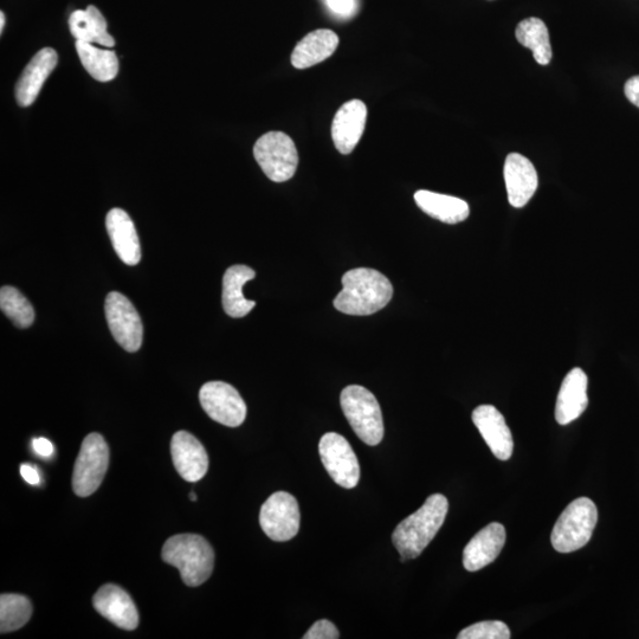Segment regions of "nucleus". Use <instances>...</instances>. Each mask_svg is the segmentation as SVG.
<instances>
[{"label": "nucleus", "instance_id": "obj_1", "mask_svg": "<svg viewBox=\"0 0 639 639\" xmlns=\"http://www.w3.org/2000/svg\"><path fill=\"white\" fill-rule=\"evenodd\" d=\"M342 288L334 300V307L347 315H372L387 306L392 299L393 287L379 271L357 268L342 276Z\"/></svg>", "mask_w": 639, "mask_h": 639}, {"label": "nucleus", "instance_id": "obj_2", "mask_svg": "<svg viewBox=\"0 0 639 639\" xmlns=\"http://www.w3.org/2000/svg\"><path fill=\"white\" fill-rule=\"evenodd\" d=\"M448 511L447 497L434 494L417 512L400 522L392 534V542L402 561L416 559L423 553L442 528Z\"/></svg>", "mask_w": 639, "mask_h": 639}, {"label": "nucleus", "instance_id": "obj_3", "mask_svg": "<svg viewBox=\"0 0 639 639\" xmlns=\"http://www.w3.org/2000/svg\"><path fill=\"white\" fill-rule=\"evenodd\" d=\"M166 564L178 568L184 584L191 587L208 582L215 567L210 542L198 534H178L166 540L161 552Z\"/></svg>", "mask_w": 639, "mask_h": 639}, {"label": "nucleus", "instance_id": "obj_4", "mask_svg": "<svg viewBox=\"0 0 639 639\" xmlns=\"http://www.w3.org/2000/svg\"><path fill=\"white\" fill-rule=\"evenodd\" d=\"M340 404L348 423L361 441L371 447L383 441V413L371 391L359 385L347 386L341 392Z\"/></svg>", "mask_w": 639, "mask_h": 639}, {"label": "nucleus", "instance_id": "obj_5", "mask_svg": "<svg viewBox=\"0 0 639 639\" xmlns=\"http://www.w3.org/2000/svg\"><path fill=\"white\" fill-rule=\"evenodd\" d=\"M597 521L595 502L587 497H579L571 502L555 522L551 535L554 550L571 553L589 544Z\"/></svg>", "mask_w": 639, "mask_h": 639}, {"label": "nucleus", "instance_id": "obj_6", "mask_svg": "<svg viewBox=\"0 0 639 639\" xmlns=\"http://www.w3.org/2000/svg\"><path fill=\"white\" fill-rule=\"evenodd\" d=\"M254 156L266 176L275 183L292 179L299 165V153L292 138L283 132H269L257 140Z\"/></svg>", "mask_w": 639, "mask_h": 639}, {"label": "nucleus", "instance_id": "obj_7", "mask_svg": "<svg viewBox=\"0 0 639 639\" xmlns=\"http://www.w3.org/2000/svg\"><path fill=\"white\" fill-rule=\"evenodd\" d=\"M109 466V448L100 434H90L81 445L75 462L73 488L77 496L87 497L99 489Z\"/></svg>", "mask_w": 639, "mask_h": 639}, {"label": "nucleus", "instance_id": "obj_8", "mask_svg": "<svg viewBox=\"0 0 639 639\" xmlns=\"http://www.w3.org/2000/svg\"><path fill=\"white\" fill-rule=\"evenodd\" d=\"M299 503L293 495L277 492L263 503L260 525L267 537L277 542L292 540L300 529Z\"/></svg>", "mask_w": 639, "mask_h": 639}, {"label": "nucleus", "instance_id": "obj_9", "mask_svg": "<svg viewBox=\"0 0 639 639\" xmlns=\"http://www.w3.org/2000/svg\"><path fill=\"white\" fill-rule=\"evenodd\" d=\"M106 319L114 339L127 352H137L144 338L140 315L125 295L112 292L105 302Z\"/></svg>", "mask_w": 639, "mask_h": 639}, {"label": "nucleus", "instance_id": "obj_10", "mask_svg": "<svg viewBox=\"0 0 639 639\" xmlns=\"http://www.w3.org/2000/svg\"><path fill=\"white\" fill-rule=\"evenodd\" d=\"M319 453L327 473L335 483L346 489L357 487L360 479L359 461L344 436L335 432L322 436Z\"/></svg>", "mask_w": 639, "mask_h": 639}, {"label": "nucleus", "instance_id": "obj_11", "mask_svg": "<svg viewBox=\"0 0 639 639\" xmlns=\"http://www.w3.org/2000/svg\"><path fill=\"white\" fill-rule=\"evenodd\" d=\"M199 400L202 408L213 421L229 428L242 425L247 417V405L240 392L230 384L206 383L200 389Z\"/></svg>", "mask_w": 639, "mask_h": 639}, {"label": "nucleus", "instance_id": "obj_12", "mask_svg": "<svg viewBox=\"0 0 639 639\" xmlns=\"http://www.w3.org/2000/svg\"><path fill=\"white\" fill-rule=\"evenodd\" d=\"M93 605L102 617L120 629L132 631L138 628L139 613L133 599L122 587L107 584L95 593Z\"/></svg>", "mask_w": 639, "mask_h": 639}, {"label": "nucleus", "instance_id": "obj_13", "mask_svg": "<svg viewBox=\"0 0 639 639\" xmlns=\"http://www.w3.org/2000/svg\"><path fill=\"white\" fill-rule=\"evenodd\" d=\"M174 468L187 482H198L208 473L209 456L203 444L187 431H178L171 442Z\"/></svg>", "mask_w": 639, "mask_h": 639}, {"label": "nucleus", "instance_id": "obj_14", "mask_svg": "<svg viewBox=\"0 0 639 639\" xmlns=\"http://www.w3.org/2000/svg\"><path fill=\"white\" fill-rule=\"evenodd\" d=\"M473 422L494 456L508 461L513 455L514 442L502 413L493 405H480L473 412Z\"/></svg>", "mask_w": 639, "mask_h": 639}, {"label": "nucleus", "instance_id": "obj_15", "mask_svg": "<svg viewBox=\"0 0 639 639\" xmlns=\"http://www.w3.org/2000/svg\"><path fill=\"white\" fill-rule=\"evenodd\" d=\"M508 202L513 208L520 209L532 199L538 190L539 178L532 161L519 153H512L506 158L505 169Z\"/></svg>", "mask_w": 639, "mask_h": 639}, {"label": "nucleus", "instance_id": "obj_16", "mask_svg": "<svg viewBox=\"0 0 639 639\" xmlns=\"http://www.w3.org/2000/svg\"><path fill=\"white\" fill-rule=\"evenodd\" d=\"M367 121V107L363 101L351 100L335 114L332 138L341 154H351L363 137Z\"/></svg>", "mask_w": 639, "mask_h": 639}, {"label": "nucleus", "instance_id": "obj_17", "mask_svg": "<svg viewBox=\"0 0 639 639\" xmlns=\"http://www.w3.org/2000/svg\"><path fill=\"white\" fill-rule=\"evenodd\" d=\"M506 528L493 522L481 529L463 551V566L469 572H476L494 563L506 544Z\"/></svg>", "mask_w": 639, "mask_h": 639}, {"label": "nucleus", "instance_id": "obj_18", "mask_svg": "<svg viewBox=\"0 0 639 639\" xmlns=\"http://www.w3.org/2000/svg\"><path fill=\"white\" fill-rule=\"evenodd\" d=\"M587 384H589V379L579 367L567 374L561 384L557 405H555V421L558 424H570L583 415L589 405Z\"/></svg>", "mask_w": 639, "mask_h": 639}, {"label": "nucleus", "instance_id": "obj_19", "mask_svg": "<svg viewBox=\"0 0 639 639\" xmlns=\"http://www.w3.org/2000/svg\"><path fill=\"white\" fill-rule=\"evenodd\" d=\"M58 56L54 49L44 48L32 60L19 77L16 86V100L21 107H29L41 93L44 82L57 66Z\"/></svg>", "mask_w": 639, "mask_h": 639}, {"label": "nucleus", "instance_id": "obj_20", "mask_svg": "<svg viewBox=\"0 0 639 639\" xmlns=\"http://www.w3.org/2000/svg\"><path fill=\"white\" fill-rule=\"evenodd\" d=\"M106 227L120 260L128 266H137L141 260V249L132 218L122 209H113L108 212Z\"/></svg>", "mask_w": 639, "mask_h": 639}, {"label": "nucleus", "instance_id": "obj_21", "mask_svg": "<svg viewBox=\"0 0 639 639\" xmlns=\"http://www.w3.org/2000/svg\"><path fill=\"white\" fill-rule=\"evenodd\" d=\"M255 276V270L243 264H237L225 271L222 301L225 313L231 318H244L255 308L256 302L245 299L243 294L244 284L254 280Z\"/></svg>", "mask_w": 639, "mask_h": 639}, {"label": "nucleus", "instance_id": "obj_22", "mask_svg": "<svg viewBox=\"0 0 639 639\" xmlns=\"http://www.w3.org/2000/svg\"><path fill=\"white\" fill-rule=\"evenodd\" d=\"M339 47V37L332 30L320 29L311 32L296 45L292 63L295 68L307 69L324 62Z\"/></svg>", "mask_w": 639, "mask_h": 639}, {"label": "nucleus", "instance_id": "obj_23", "mask_svg": "<svg viewBox=\"0 0 639 639\" xmlns=\"http://www.w3.org/2000/svg\"><path fill=\"white\" fill-rule=\"evenodd\" d=\"M415 200L426 215L443 223L457 224L469 217V205L460 198L421 190L415 193Z\"/></svg>", "mask_w": 639, "mask_h": 639}, {"label": "nucleus", "instance_id": "obj_24", "mask_svg": "<svg viewBox=\"0 0 639 639\" xmlns=\"http://www.w3.org/2000/svg\"><path fill=\"white\" fill-rule=\"evenodd\" d=\"M69 29L77 41L98 43L106 48L115 45L114 38L108 34L106 18L94 5H89L85 11H74L69 18Z\"/></svg>", "mask_w": 639, "mask_h": 639}, {"label": "nucleus", "instance_id": "obj_25", "mask_svg": "<svg viewBox=\"0 0 639 639\" xmlns=\"http://www.w3.org/2000/svg\"><path fill=\"white\" fill-rule=\"evenodd\" d=\"M76 51L83 68L96 81H113L119 74L118 56L112 50H102L92 43L76 42Z\"/></svg>", "mask_w": 639, "mask_h": 639}, {"label": "nucleus", "instance_id": "obj_26", "mask_svg": "<svg viewBox=\"0 0 639 639\" xmlns=\"http://www.w3.org/2000/svg\"><path fill=\"white\" fill-rule=\"evenodd\" d=\"M516 40L524 47L531 49L534 60L540 66H547L552 60L550 34L546 24L539 18H527L519 23L515 31Z\"/></svg>", "mask_w": 639, "mask_h": 639}, {"label": "nucleus", "instance_id": "obj_27", "mask_svg": "<svg viewBox=\"0 0 639 639\" xmlns=\"http://www.w3.org/2000/svg\"><path fill=\"white\" fill-rule=\"evenodd\" d=\"M32 604L21 595H2L0 597V631L12 632L23 628L30 621Z\"/></svg>", "mask_w": 639, "mask_h": 639}, {"label": "nucleus", "instance_id": "obj_28", "mask_svg": "<svg viewBox=\"0 0 639 639\" xmlns=\"http://www.w3.org/2000/svg\"><path fill=\"white\" fill-rule=\"evenodd\" d=\"M0 308L8 316L12 324L18 328H28L34 324V307L25 296L14 287H3L0 290Z\"/></svg>", "mask_w": 639, "mask_h": 639}, {"label": "nucleus", "instance_id": "obj_29", "mask_svg": "<svg viewBox=\"0 0 639 639\" xmlns=\"http://www.w3.org/2000/svg\"><path fill=\"white\" fill-rule=\"evenodd\" d=\"M511 630L500 621L480 622L462 630L458 639H509Z\"/></svg>", "mask_w": 639, "mask_h": 639}, {"label": "nucleus", "instance_id": "obj_30", "mask_svg": "<svg viewBox=\"0 0 639 639\" xmlns=\"http://www.w3.org/2000/svg\"><path fill=\"white\" fill-rule=\"evenodd\" d=\"M339 637L337 626L327 621V619H321L307 631L303 639H338Z\"/></svg>", "mask_w": 639, "mask_h": 639}, {"label": "nucleus", "instance_id": "obj_31", "mask_svg": "<svg viewBox=\"0 0 639 639\" xmlns=\"http://www.w3.org/2000/svg\"><path fill=\"white\" fill-rule=\"evenodd\" d=\"M326 2L328 8L340 16L351 15L355 9L354 0H326Z\"/></svg>", "mask_w": 639, "mask_h": 639}, {"label": "nucleus", "instance_id": "obj_32", "mask_svg": "<svg viewBox=\"0 0 639 639\" xmlns=\"http://www.w3.org/2000/svg\"><path fill=\"white\" fill-rule=\"evenodd\" d=\"M32 448H34L35 453L41 457H50L54 454V444L51 443L47 438L38 437L32 441Z\"/></svg>", "mask_w": 639, "mask_h": 639}, {"label": "nucleus", "instance_id": "obj_33", "mask_svg": "<svg viewBox=\"0 0 639 639\" xmlns=\"http://www.w3.org/2000/svg\"><path fill=\"white\" fill-rule=\"evenodd\" d=\"M624 92L626 98L639 108V76L631 77V79L626 82Z\"/></svg>", "mask_w": 639, "mask_h": 639}, {"label": "nucleus", "instance_id": "obj_34", "mask_svg": "<svg viewBox=\"0 0 639 639\" xmlns=\"http://www.w3.org/2000/svg\"><path fill=\"white\" fill-rule=\"evenodd\" d=\"M21 475L31 486H37V484L41 482L40 473H38L35 467L30 466V464H22Z\"/></svg>", "mask_w": 639, "mask_h": 639}, {"label": "nucleus", "instance_id": "obj_35", "mask_svg": "<svg viewBox=\"0 0 639 639\" xmlns=\"http://www.w3.org/2000/svg\"><path fill=\"white\" fill-rule=\"evenodd\" d=\"M6 18L4 12H0V32L4 31Z\"/></svg>", "mask_w": 639, "mask_h": 639}, {"label": "nucleus", "instance_id": "obj_36", "mask_svg": "<svg viewBox=\"0 0 639 639\" xmlns=\"http://www.w3.org/2000/svg\"><path fill=\"white\" fill-rule=\"evenodd\" d=\"M190 499H191L192 501H196V500H197V495H196L195 493H193V492H192V493L190 494Z\"/></svg>", "mask_w": 639, "mask_h": 639}]
</instances>
